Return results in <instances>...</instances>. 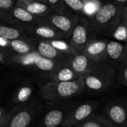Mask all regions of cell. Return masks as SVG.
Listing matches in <instances>:
<instances>
[{"label":"cell","instance_id":"obj_1","mask_svg":"<svg viewBox=\"0 0 127 127\" xmlns=\"http://www.w3.org/2000/svg\"><path fill=\"white\" fill-rule=\"evenodd\" d=\"M125 6L113 1L103 3L96 12L89 17L92 38L99 36H114L119 26Z\"/></svg>","mask_w":127,"mask_h":127},{"label":"cell","instance_id":"obj_2","mask_svg":"<svg viewBox=\"0 0 127 127\" xmlns=\"http://www.w3.org/2000/svg\"><path fill=\"white\" fill-rule=\"evenodd\" d=\"M85 89L83 77L71 81L50 80L40 89V95L45 100L58 102L78 96Z\"/></svg>","mask_w":127,"mask_h":127},{"label":"cell","instance_id":"obj_3","mask_svg":"<svg viewBox=\"0 0 127 127\" xmlns=\"http://www.w3.org/2000/svg\"><path fill=\"white\" fill-rule=\"evenodd\" d=\"M115 70L114 66L106 61L97 62L85 75V89L94 92H101L109 89L114 81Z\"/></svg>","mask_w":127,"mask_h":127},{"label":"cell","instance_id":"obj_4","mask_svg":"<svg viewBox=\"0 0 127 127\" xmlns=\"http://www.w3.org/2000/svg\"><path fill=\"white\" fill-rule=\"evenodd\" d=\"M7 65H12L30 70L39 71L48 75L62 64L45 58L40 55L37 51H34L25 55L9 54V61Z\"/></svg>","mask_w":127,"mask_h":127},{"label":"cell","instance_id":"obj_5","mask_svg":"<svg viewBox=\"0 0 127 127\" xmlns=\"http://www.w3.org/2000/svg\"><path fill=\"white\" fill-rule=\"evenodd\" d=\"M0 16L1 19L4 20L9 25L20 28L31 26L46 21L45 19L30 13L26 9L17 5L16 4L9 13L0 14Z\"/></svg>","mask_w":127,"mask_h":127},{"label":"cell","instance_id":"obj_6","mask_svg":"<svg viewBox=\"0 0 127 127\" xmlns=\"http://www.w3.org/2000/svg\"><path fill=\"white\" fill-rule=\"evenodd\" d=\"M22 28L30 37L35 39H69L63 32L46 21L31 26L23 27Z\"/></svg>","mask_w":127,"mask_h":127},{"label":"cell","instance_id":"obj_7","mask_svg":"<svg viewBox=\"0 0 127 127\" xmlns=\"http://www.w3.org/2000/svg\"><path fill=\"white\" fill-rule=\"evenodd\" d=\"M92 39L89 19L87 16H81L71 33L69 41L78 53H82Z\"/></svg>","mask_w":127,"mask_h":127},{"label":"cell","instance_id":"obj_8","mask_svg":"<svg viewBox=\"0 0 127 127\" xmlns=\"http://www.w3.org/2000/svg\"><path fill=\"white\" fill-rule=\"evenodd\" d=\"M97 107L98 103L97 102H86L76 106L68 111L61 126L76 127L77 124L95 113Z\"/></svg>","mask_w":127,"mask_h":127},{"label":"cell","instance_id":"obj_9","mask_svg":"<svg viewBox=\"0 0 127 127\" xmlns=\"http://www.w3.org/2000/svg\"><path fill=\"white\" fill-rule=\"evenodd\" d=\"M80 17L81 16L79 14L74 13L60 14L53 12L45 19V20L55 26L68 39H70L71 33L76 25L78 23Z\"/></svg>","mask_w":127,"mask_h":127},{"label":"cell","instance_id":"obj_10","mask_svg":"<svg viewBox=\"0 0 127 127\" xmlns=\"http://www.w3.org/2000/svg\"><path fill=\"white\" fill-rule=\"evenodd\" d=\"M104 115L115 127H127V101L124 99L113 101L106 107Z\"/></svg>","mask_w":127,"mask_h":127},{"label":"cell","instance_id":"obj_11","mask_svg":"<svg viewBox=\"0 0 127 127\" xmlns=\"http://www.w3.org/2000/svg\"><path fill=\"white\" fill-rule=\"evenodd\" d=\"M33 43L35 51L42 57L61 64H65L68 63L70 55L59 51L48 41L42 39H34Z\"/></svg>","mask_w":127,"mask_h":127},{"label":"cell","instance_id":"obj_12","mask_svg":"<svg viewBox=\"0 0 127 127\" xmlns=\"http://www.w3.org/2000/svg\"><path fill=\"white\" fill-rule=\"evenodd\" d=\"M1 48L6 50L10 54L25 55L35 51L33 42L24 39L8 40L0 37Z\"/></svg>","mask_w":127,"mask_h":127},{"label":"cell","instance_id":"obj_13","mask_svg":"<svg viewBox=\"0 0 127 127\" xmlns=\"http://www.w3.org/2000/svg\"><path fill=\"white\" fill-rule=\"evenodd\" d=\"M95 63L97 62L82 52L70 56L67 64H68L80 77H83L92 68Z\"/></svg>","mask_w":127,"mask_h":127},{"label":"cell","instance_id":"obj_14","mask_svg":"<svg viewBox=\"0 0 127 127\" xmlns=\"http://www.w3.org/2000/svg\"><path fill=\"white\" fill-rule=\"evenodd\" d=\"M108 42L109 40L106 39L94 38L90 40L83 52L95 62L104 61Z\"/></svg>","mask_w":127,"mask_h":127},{"label":"cell","instance_id":"obj_15","mask_svg":"<svg viewBox=\"0 0 127 127\" xmlns=\"http://www.w3.org/2000/svg\"><path fill=\"white\" fill-rule=\"evenodd\" d=\"M16 4L26 9L30 13L44 19H46L53 13L48 4L45 1L35 0H18L16 1Z\"/></svg>","mask_w":127,"mask_h":127},{"label":"cell","instance_id":"obj_16","mask_svg":"<svg viewBox=\"0 0 127 127\" xmlns=\"http://www.w3.org/2000/svg\"><path fill=\"white\" fill-rule=\"evenodd\" d=\"M125 45L126 43L123 44L118 41L109 40L106 47L104 61H106V63L111 65L121 64V65L123 62Z\"/></svg>","mask_w":127,"mask_h":127},{"label":"cell","instance_id":"obj_17","mask_svg":"<svg viewBox=\"0 0 127 127\" xmlns=\"http://www.w3.org/2000/svg\"><path fill=\"white\" fill-rule=\"evenodd\" d=\"M0 37L8 40L24 39L31 42H33L35 39L30 37L22 28L12 25H0Z\"/></svg>","mask_w":127,"mask_h":127},{"label":"cell","instance_id":"obj_18","mask_svg":"<svg viewBox=\"0 0 127 127\" xmlns=\"http://www.w3.org/2000/svg\"><path fill=\"white\" fill-rule=\"evenodd\" d=\"M47 77L51 81H71L80 77L67 63L62 64L57 69L49 73Z\"/></svg>","mask_w":127,"mask_h":127},{"label":"cell","instance_id":"obj_19","mask_svg":"<svg viewBox=\"0 0 127 127\" xmlns=\"http://www.w3.org/2000/svg\"><path fill=\"white\" fill-rule=\"evenodd\" d=\"M114 124L104 114L94 113L84 121H81L76 127H114Z\"/></svg>","mask_w":127,"mask_h":127},{"label":"cell","instance_id":"obj_20","mask_svg":"<svg viewBox=\"0 0 127 127\" xmlns=\"http://www.w3.org/2000/svg\"><path fill=\"white\" fill-rule=\"evenodd\" d=\"M33 113L30 109H21L12 118L7 124V127H26L32 121Z\"/></svg>","mask_w":127,"mask_h":127},{"label":"cell","instance_id":"obj_21","mask_svg":"<svg viewBox=\"0 0 127 127\" xmlns=\"http://www.w3.org/2000/svg\"><path fill=\"white\" fill-rule=\"evenodd\" d=\"M66 113L65 114L64 112L61 109H52L49 111L43 119V125L46 127H57L60 125L61 126Z\"/></svg>","mask_w":127,"mask_h":127},{"label":"cell","instance_id":"obj_22","mask_svg":"<svg viewBox=\"0 0 127 127\" xmlns=\"http://www.w3.org/2000/svg\"><path fill=\"white\" fill-rule=\"evenodd\" d=\"M46 41L51 43L59 51L68 55L71 56L78 54V52L75 50V48L71 45L69 39H52V40H46Z\"/></svg>","mask_w":127,"mask_h":127},{"label":"cell","instance_id":"obj_23","mask_svg":"<svg viewBox=\"0 0 127 127\" xmlns=\"http://www.w3.org/2000/svg\"><path fill=\"white\" fill-rule=\"evenodd\" d=\"M33 92V89L31 86H22L16 93L14 103L16 107L22 106L31 97Z\"/></svg>","mask_w":127,"mask_h":127},{"label":"cell","instance_id":"obj_24","mask_svg":"<svg viewBox=\"0 0 127 127\" xmlns=\"http://www.w3.org/2000/svg\"><path fill=\"white\" fill-rule=\"evenodd\" d=\"M63 1L70 10L86 16V1L84 0H63Z\"/></svg>","mask_w":127,"mask_h":127},{"label":"cell","instance_id":"obj_25","mask_svg":"<svg viewBox=\"0 0 127 127\" xmlns=\"http://www.w3.org/2000/svg\"><path fill=\"white\" fill-rule=\"evenodd\" d=\"M47 3L54 13L60 14L70 13L69 8L64 3L63 0H47Z\"/></svg>","mask_w":127,"mask_h":127},{"label":"cell","instance_id":"obj_26","mask_svg":"<svg viewBox=\"0 0 127 127\" xmlns=\"http://www.w3.org/2000/svg\"><path fill=\"white\" fill-rule=\"evenodd\" d=\"M16 4V0H0V14L9 13Z\"/></svg>","mask_w":127,"mask_h":127},{"label":"cell","instance_id":"obj_27","mask_svg":"<svg viewBox=\"0 0 127 127\" xmlns=\"http://www.w3.org/2000/svg\"><path fill=\"white\" fill-rule=\"evenodd\" d=\"M12 115L13 113L7 111L3 107H1L0 109V127H7V124H9Z\"/></svg>","mask_w":127,"mask_h":127},{"label":"cell","instance_id":"obj_28","mask_svg":"<svg viewBox=\"0 0 127 127\" xmlns=\"http://www.w3.org/2000/svg\"><path fill=\"white\" fill-rule=\"evenodd\" d=\"M121 71L119 74V82L127 87V63H123L121 65Z\"/></svg>","mask_w":127,"mask_h":127},{"label":"cell","instance_id":"obj_29","mask_svg":"<svg viewBox=\"0 0 127 127\" xmlns=\"http://www.w3.org/2000/svg\"><path fill=\"white\" fill-rule=\"evenodd\" d=\"M119 26L125 28L127 29V6L125 7V9L123 13L122 17H121V21Z\"/></svg>","mask_w":127,"mask_h":127},{"label":"cell","instance_id":"obj_30","mask_svg":"<svg viewBox=\"0 0 127 127\" xmlns=\"http://www.w3.org/2000/svg\"><path fill=\"white\" fill-rule=\"evenodd\" d=\"M127 63V42H126V45H125V48H124V57H123V63Z\"/></svg>","mask_w":127,"mask_h":127},{"label":"cell","instance_id":"obj_31","mask_svg":"<svg viewBox=\"0 0 127 127\" xmlns=\"http://www.w3.org/2000/svg\"><path fill=\"white\" fill-rule=\"evenodd\" d=\"M119 4H121V5H124V6H127V0H112Z\"/></svg>","mask_w":127,"mask_h":127},{"label":"cell","instance_id":"obj_32","mask_svg":"<svg viewBox=\"0 0 127 127\" xmlns=\"http://www.w3.org/2000/svg\"><path fill=\"white\" fill-rule=\"evenodd\" d=\"M16 1H18V0H16ZM27 1H31V0H27ZM35 1H45V2H47V0H35Z\"/></svg>","mask_w":127,"mask_h":127},{"label":"cell","instance_id":"obj_33","mask_svg":"<svg viewBox=\"0 0 127 127\" xmlns=\"http://www.w3.org/2000/svg\"><path fill=\"white\" fill-rule=\"evenodd\" d=\"M84 1H87V0H84Z\"/></svg>","mask_w":127,"mask_h":127},{"label":"cell","instance_id":"obj_34","mask_svg":"<svg viewBox=\"0 0 127 127\" xmlns=\"http://www.w3.org/2000/svg\"></svg>","mask_w":127,"mask_h":127}]
</instances>
